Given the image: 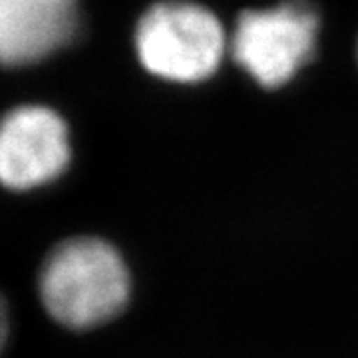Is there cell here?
Here are the masks:
<instances>
[{
    "label": "cell",
    "mask_w": 358,
    "mask_h": 358,
    "mask_svg": "<svg viewBox=\"0 0 358 358\" xmlns=\"http://www.w3.org/2000/svg\"><path fill=\"white\" fill-rule=\"evenodd\" d=\"M38 291L52 319L66 329L84 331L114 319L126 307L128 267L102 239H66L44 259Z\"/></svg>",
    "instance_id": "obj_1"
},
{
    "label": "cell",
    "mask_w": 358,
    "mask_h": 358,
    "mask_svg": "<svg viewBox=\"0 0 358 358\" xmlns=\"http://www.w3.org/2000/svg\"><path fill=\"white\" fill-rule=\"evenodd\" d=\"M78 28V0H0V66H28L66 46Z\"/></svg>",
    "instance_id": "obj_5"
},
{
    "label": "cell",
    "mask_w": 358,
    "mask_h": 358,
    "mask_svg": "<svg viewBox=\"0 0 358 358\" xmlns=\"http://www.w3.org/2000/svg\"><path fill=\"white\" fill-rule=\"evenodd\" d=\"M6 338H8V307H6L4 296L0 294V355L4 350Z\"/></svg>",
    "instance_id": "obj_6"
},
{
    "label": "cell",
    "mask_w": 358,
    "mask_h": 358,
    "mask_svg": "<svg viewBox=\"0 0 358 358\" xmlns=\"http://www.w3.org/2000/svg\"><path fill=\"white\" fill-rule=\"evenodd\" d=\"M319 18L307 0H285L268 10H249L237 20L231 50L239 66L265 88H279L310 60Z\"/></svg>",
    "instance_id": "obj_3"
},
{
    "label": "cell",
    "mask_w": 358,
    "mask_h": 358,
    "mask_svg": "<svg viewBox=\"0 0 358 358\" xmlns=\"http://www.w3.org/2000/svg\"><path fill=\"white\" fill-rule=\"evenodd\" d=\"M141 64L173 82H199L217 70L225 30L217 16L192 2H162L141 16L136 32Z\"/></svg>",
    "instance_id": "obj_2"
},
{
    "label": "cell",
    "mask_w": 358,
    "mask_h": 358,
    "mask_svg": "<svg viewBox=\"0 0 358 358\" xmlns=\"http://www.w3.org/2000/svg\"><path fill=\"white\" fill-rule=\"evenodd\" d=\"M70 164L68 126L46 106L26 103L0 117V185L30 192L62 176Z\"/></svg>",
    "instance_id": "obj_4"
}]
</instances>
